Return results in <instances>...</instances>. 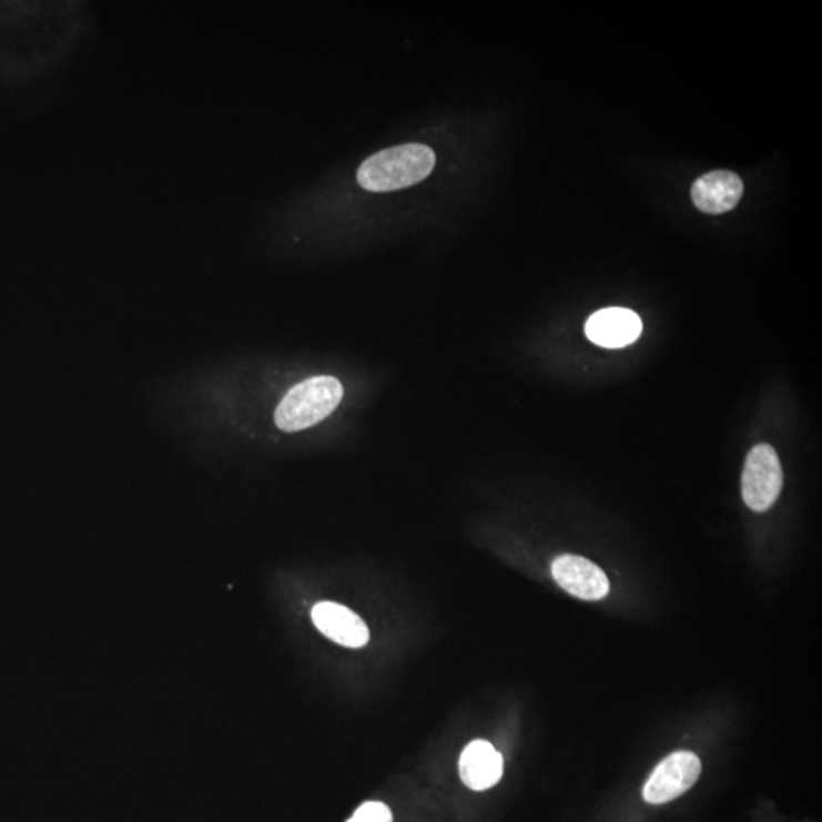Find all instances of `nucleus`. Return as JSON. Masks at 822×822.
I'll list each match as a JSON object with an SVG mask.
<instances>
[{
  "instance_id": "f257e3e1",
  "label": "nucleus",
  "mask_w": 822,
  "mask_h": 822,
  "mask_svg": "<svg viewBox=\"0 0 822 822\" xmlns=\"http://www.w3.org/2000/svg\"><path fill=\"white\" fill-rule=\"evenodd\" d=\"M95 34L92 8L78 0L0 2V88L59 75Z\"/></svg>"
},
{
  "instance_id": "f03ea898",
  "label": "nucleus",
  "mask_w": 822,
  "mask_h": 822,
  "mask_svg": "<svg viewBox=\"0 0 822 822\" xmlns=\"http://www.w3.org/2000/svg\"><path fill=\"white\" fill-rule=\"evenodd\" d=\"M439 155L429 143H395L367 155L355 170L354 182L371 195L396 194L412 190L436 171Z\"/></svg>"
},
{
  "instance_id": "7ed1b4c3",
  "label": "nucleus",
  "mask_w": 822,
  "mask_h": 822,
  "mask_svg": "<svg viewBox=\"0 0 822 822\" xmlns=\"http://www.w3.org/2000/svg\"><path fill=\"white\" fill-rule=\"evenodd\" d=\"M343 394L342 383L334 376H314L285 395L274 413V423L286 433L314 427L338 407Z\"/></svg>"
},
{
  "instance_id": "20e7f679",
  "label": "nucleus",
  "mask_w": 822,
  "mask_h": 822,
  "mask_svg": "<svg viewBox=\"0 0 822 822\" xmlns=\"http://www.w3.org/2000/svg\"><path fill=\"white\" fill-rule=\"evenodd\" d=\"M783 488V471L771 445H757L748 454L742 474V495L750 509L764 513L774 505Z\"/></svg>"
},
{
  "instance_id": "39448f33",
  "label": "nucleus",
  "mask_w": 822,
  "mask_h": 822,
  "mask_svg": "<svg viewBox=\"0 0 822 822\" xmlns=\"http://www.w3.org/2000/svg\"><path fill=\"white\" fill-rule=\"evenodd\" d=\"M702 772L701 760L690 751L673 752L656 768L643 789L649 804L669 803L690 791Z\"/></svg>"
},
{
  "instance_id": "423d86ee",
  "label": "nucleus",
  "mask_w": 822,
  "mask_h": 822,
  "mask_svg": "<svg viewBox=\"0 0 822 822\" xmlns=\"http://www.w3.org/2000/svg\"><path fill=\"white\" fill-rule=\"evenodd\" d=\"M556 583L582 600H600L608 596L609 580L602 568L582 556H558L551 564Z\"/></svg>"
},
{
  "instance_id": "0eeeda50",
  "label": "nucleus",
  "mask_w": 822,
  "mask_h": 822,
  "mask_svg": "<svg viewBox=\"0 0 822 822\" xmlns=\"http://www.w3.org/2000/svg\"><path fill=\"white\" fill-rule=\"evenodd\" d=\"M314 625L323 636L345 648L359 649L369 641L371 632L362 617L335 602L314 605L311 611Z\"/></svg>"
},
{
  "instance_id": "6e6552de",
  "label": "nucleus",
  "mask_w": 822,
  "mask_h": 822,
  "mask_svg": "<svg viewBox=\"0 0 822 822\" xmlns=\"http://www.w3.org/2000/svg\"><path fill=\"white\" fill-rule=\"evenodd\" d=\"M643 323L631 309L607 308L588 318L585 334L597 346L620 349L640 337Z\"/></svg>"
},
{
  "instance_id": "1a4fd4ad",
  "label": "nucleus",
  "mask_w": 822,
  "mask_h": 822,
  "mask_svg": "<svg viewBox=\"0 0 822 822\" xmlns=\"http://www.w3.org/2000/svg\"><path fill=\"white\" fill-rule=\"evenodd\" d=\"M743 195V183L731 171H713L699 177L691 186V200L706 214H725L738 206Z\"/></svg>"
},
{
  "instance_id": "9d476101",
  "label": "nucleus",
  "mask_w": 822,
  "mask_h": 822,
  "mask_svg": "<svg viewBox=\"0 0 822 822\" xmlns=\"http://www.w3.org/2000/svg\"><path fill=\"white\" fill-rule=\"evenodd\" d=\"M459 772L466 787L486 791L501 780L503 757L486 740H474L461 752Z\"/></svg>"
},
{
  "instance_id": "9b49d317",
  "label": "nucleus",
  "mask_w": 822,
  "mask_h": 822,
  "mask_svg": "<svg viewBox=\"0 0 822 822\" xmlns=\"http://www.w3.org/2000/svg\"><path fill=\"white\" fill-rule=\"evenodd\" d=\"M392 821H394V816H392V811L387 808L386 804L379 803V801H367V803L359 805L357 812H355L354 815L351 816V820L347 822Z\"/></svg>"
}]
</instances>
